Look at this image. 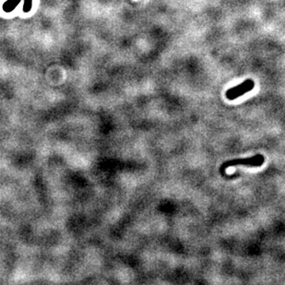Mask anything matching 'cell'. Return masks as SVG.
Wrapping results in <instances>:
<instances>
[{"label":"cell","mask_w":285,"mask_h":285,"mask_svg":"<svg viewBox=\"0 0 285 285\" xmlns=\"http://www.w3.org/2000/svg\"><path fill=\"white\" fill-rule=\"evenodd\" d=\"M32 2L33 0H23V7L22 10L24 13H29L32 9Z\"/></svg>","instance_id":"obj_4"},{"label":"cell","mask_w":285,"mask_h":285,"mask_svg":"<svg viewBox=\"0 0 285 285\" xmlns=\"http://www.w3.org/2000/svg\"><path fill=\"white\" fill-rule=\"evenodd\" d=\"M21 0H6L2 5V10L5 13H11L17 9Z\"/></svg>","instance_id":"obj_3"},{"label":"cell","mask_w":285,"mask_h":285,"mask_svg":"<svg viewBox=\"0 0 285 285\" xmlns=\"http://www.w3.org/2000/svg\"><path fill=\"white\" fill-rule=\"evenodd\" d=\"M254 86H255V82L252 79H248L247 80H245L244 82L240 83L239 85L236 86L234 88H231L230 90L226 92L225 96L230 101L236 100L239 97L246 95L248 92L252 91L254 89Z\"/></svg>","instance_id":"obj_2"},{"label":"cell","mask_w":285,"mask_h":285,"mask_svg":"<svg viewBox=\"0 0 285 285\" xmlns=\"http://www.w3.org/2000/svg\"><path fill=\"white\" fill-rule=\"evenodd\" d=\"M265 162V157L262 154H257L253 157L249 158H243V159H234L230 160L228 162H224L222 165L221 170L223 171L229 167H233L236 165H247L250 167H259Z\"/></svg>","instance_id":"obj_1"}]
</instances>
